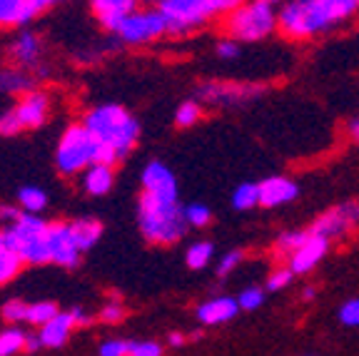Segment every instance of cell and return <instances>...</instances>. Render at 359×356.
<instances>
[{"mask_svg": "<svg viewBox=\"0 0 359 356\" xmlns=\"http://www.w3.org/2000/svg\"><path fill=\"white\" fill-rule=\"evenodd\" d=\"M80 123L97 137L105 162H110V165L128 160L135 147H137V142H140V123H137V117L128 107L118 105V102L93 105L90 110H85Z\"/></svg>", "mask_w": 359, "mask_h": 356, "instance_id": "obj_1", "label": "cell"}, {"mask_svg": "<svg viewBox=\"0 0 359 356\" xmlns=\"http://www.w3.org/2000/svg\"><path fill=\"white\" fill-rule=\"evenodd\" d=\"M137 229L150 245H177L190 229L185 222V207L180 205V200L140 192V197H137Z\"/></svg>", "mask_w": 359, "mask_h": 356, "instance_id": "obj_2", "label": "cell"}, {"mask_svg": "<svg viewBox=\"0 0 359 356\" xmlns=\"http://www.w3.org/2000/svg\"><path fill=\"white\" fill-rule=\"evenodd\" d=\"M332 30L334 25L320 0H287L277 8V33L292 43H309Z\"/></svg>", "mask_w": 359, "mask_h": 356, "instance_id": "obj_3", "label": "cell"}, {"mask_svg": "<svg viewBox=\"0 0 359 356\" xmlns=\"http://www.w3.org/2000/svg\"><path fill=\"white\" fill-rule=\"evenodd\" d=\"M95 162H105L97 137L83 123H73L62 130L55 145V170L62 177H80Z\"/></svg>", "mask_w": 359, "mask_h": 356, "instance_id": "obj_4", "label": "cell"}, {"mask_svg": "<svg viewBox=\"0 0 359 356\" xmlns=\"http://www.w3.org/2000/svg\"><path fill=\"white\" fill-rule=\"evenodd\" d=\"M155 8L168 22V35L185 38L202 30L208 22L227 15L224 0H157Z\"/></svg>", "mask_w": 359, "mask_h": 356, "instance_id": "obj_5", "label": "cell"}, {"mask_svg": "<svg viewBox=\"0 0 359 356\" xmlns=\"http://www.w3.org/2000/svg\"><path fill=\"white\" fill-rule=\"evenodd\" d=\"M48 232L50 222H45L40 214H22L11 227L0 229V242L15 252L22 264H50Z\"/></svg>", "mask_w": 359, "mask_h": 356, "instance_id": "obj_6", "label": "cell"}, {"mask_svg": "<svg viewBox=\"0 0 359 356\" xmlns=\"http://www.w3.org/2000/svg\"><path fill=\"white\" fill-rule=\"evenodd\" d=\"M222 30L237 43H262L277 33V8L262 0H247L222 18Z\"/></svg>", "mask_w": 359, "mask_h": 356, "instance_id": "obj_7", "label": "cell"}, {"mask_svg": "<svg viewBox=\"0 0 359 356\" xmlns=\"http://www.w3.org/2000/svg\"><path fill=\"white\" fill-rule=\"evenodd\" d=\"M53 115V97L48 90L35 88L28 95H22L8 110L0 112V135L15 137L22 132H33L43 128Z\"/></svg>", "mask_w": 359, "mask_h": 356, "instance_id": "obj_8", "label": "cell"}, {"mask_svg": "<svg viewBox=\"0 0 359 356\" xmlns=\"http://www.w3.org/2000/svg\"><path fill=\"white\" fill-rule=\"evenodd\" d=\"M165 35H168V22H165L163 13L155 6H142L120 22L112 38L128 48H145V45L163 40Z\"/></svg>", "mask_w": 359, "mask_h": 356, "instance_id": "obj_9", "label": "cell"}, {"mask_svg": "<svg viewBox=\"0 0 359 356\" xmlns=\"http://www.w3.org/2000/svg\"><path fill=\"white\" fill-rule=\"evenodd\" d=\"M267 93V85L247 83V80H208L197 85L195 97L210 107H242L259 100Z\"/></svg>", "mask_w": 359, "mask_h": 356, "instance_id": "obj_10", "label": "cell"}, {"mask_svg": "<svg viewBox=\"0 0 359 356\" xmlns=\"http://www.w3.org/2000/svg\"><path fill=\"white\" fill-rule=\"evenodd\" d=\"M6 60L11 65H18L22 70H28V73H33L35 78H45V75L50 73V67H48V48H45V40L38 30H15V35L6 45Z\"/></svg>", "mask_w": 359, "mask_h": 356, "instance_id": "obj_11", "label": "cell"}, {"mask_svg": "<svg viewBox=\"0 0 359 356\" xmlns=\"http://www.w3.org/2000/svg\"><path fill=\"white\" fill-rule=\"evenodd\" d=\"M359 227V202L357 200H344L339 205L330 207L309 224V232L320 234L325 240H344L347 234H352Z\"/></svg>", "mask_w": 359, "mask_h": 356, "instance_id": "obj_12", "label": "cell"}, {"mask_svg": "<svg viewBox=\"0 0 359 356\" xmlns=\"http://www.w3.org/2000/svg\"><path fill=\"white\" fill-rule=\"evenodd\" d=\"M48 249H50V264L65 269H75L80 264V247L75 242L73 224L65 219L50 222V232H48Z\"/></svg>", "mask_w": 359, "mask_h": 356, "instance_id": "obj_13", "label": "cell"}, {"mask_svg": "<svg viewBox=\"0 0 359 356\" xmlns=\"http://www.w3.org/2000/svg\"><path fill=\"white\" fill-rule=\"evenodd\" d=\"M140 184H142V192H147V195L180 200L177 174L170 170V165H165V162H160V160L147 162L145 167H142Z\"/></svg>", "mask_w": 359, "mask_h": 356, "instance_id": "obj_14", "label": "cell"}, {"mask_svg": "<svg viewBox=\"0 0 359 356\" xmlns=\"http://www.w3.org/2000/svg\"><path fill=\"white\" fill-rule=\"evenodd\" d=\"M88 6L97 25L112 35L125 18L133 15L137 8H142V0H88Z\"/></svg>", "mask_w": 359, "mask_h": 356, "instance_id": "obj_15", "label": "cell"}, {"mask_svg": "<svg viewBox=\"0 0 359 356\" xmlns=\"http://www.w3.org/2000/svg\"><path fill=\"white\" fill-rule=\"evenodd\" d=\"M330 247H332L330 240L309 232V237L302 242V247L287 259V267L294 272V277H304L312 269H317V264L325 262V256L330 254Z\"/></svg>", "mask_w": 359, "mask_h": 356, "instance_id": "obj_16", "label": "cell"}, {"mask_svg": "<svg viewBox=\"0 0 359 356\" xmlns=\"http://www.w3.org/2000/svg\"><path fill=\"white\" fill-rule=\"evenodd\" d=\"M299 197V184L287 174H272L259 182V207L277 210V207L292 205Z\"/></svg>", "mask_w": 359, "mask_h": 356, "instance_id": "obj_17", "label": "cell"}, {"mask_svg": "<svg viewBox=\"0 0 359 356\" xmlns=\"http://www.w3.org/2000/svg\"><path fill=\"white\" fill-rule=\"evenodd\" d=\"M240 312V304H237V296H227L219 294L212 296V299H205L200 306H197V322L205 324V327H219V324H227L237 317Z\"/></svg>", "mask_w": 359, "mask_h": 356, "instance_id": "obj_18", "label": "cell"}, {"mask_svg": "<svg viewBox=\"0 0 359 356\" xmlns=\"http://www.w3.org/2000/svg\"><path fill=\"white\" fill-rule=\"evenodd\" d=\"M40 18L30 0H0V30H20Z\"/></svg>", "mask_w": 359, "mask_h": 356, "instance_id": "obj_19", "label": "cell"}, {"mask_svg": "<svg viewBox=\"0 0 359 356\" xmlns=\"http://www.w3.org/2000/svg\"><path fill=\"white\" fill-rule=\"evenodd\" d=\"M38 78L28 70H22L18 65H0V95H8V97H22V95H28L30 90L38 88Z\"/></svg>", "mask_w": 359, "mask_h": 356, "instance_id": "obj_20", "label": "cell"}, {"mask_svg": "<svg viewBox=\"0 0 359 356\" xmlns=\"http://www.w3.org/2000/svg\"><path fill=\"white\" fill-rule=\"evenodd\" d=\"M115 184V165L110 162H95L80 174V189L90 197H105Z\"/></svg>", "mask_w": 359, "mask_h": 356, "instance_id": "obj_21", "label": "cell"}, {"mask_svg": "<svg viewBox=\"0 0 359 356\" xmlns=\"http://www.w3.org/2000/svg\"><path fill=\"white\" fill-rule=\"evenodd\" d=\"M78 327L73 319V312H60L55 319H50V322L45 324V327L38 329V336L40 341H43V346H50V349H57V346H62L67 341V336H70V331Z\"/></svg>", "mask_w": 359, "mask_h": 356, "instance_id": "obj_22", "label": "cell"}, {"mask_svg": "<svg viewBox=\"0 0 359 356\" xmlns=\"http://www.w3.org/2000/svg\"><path fill=\"white\" fill-rule=\"evenodd\" d=\"M15 205L20 207L22 214H43L50 205V197L43 187H35V184H25V187L18 189Z\"/></svg>", "mask_w": 359, "mask_h": 356, "instance_id": "obj_23", "label": "cell"}, {"mask_svg": "<svg viewBox=\"0 0 359 356\" xmlns=\"http://www.w3.org/2000/svg\"><path fill=\"white\" fill-rule=\"evenodd\" d=\"M73 234H75V242H78L80 252H88L100 242L102 237V222L95 217H80V219H73Z\"/></svg>", "mask_w": 359, "mask_h": 356, "instance_id": "obj_24", "label": "cell"}, {"mask_svg": "<svg viewBox=\"0 0 359 356\" xmlns=\"http://www.w3.org/2000/svg\"><path fill=\"white\" fill-rule=\"evenodd\" d=\"M320 3L325 6L334 30L359 15V0H320Z\"/></svg>", "mask_w": 359, "mask_h": 356, "instance_id": "obj_25", "label": "cell"}, {"mask_svg": "<svg viewBox=\"0 0 359 356\" xmlns=\"http://www.w3.org/2000/svg\"><path fill=\"white\" fill-rule=\"evenodd\" d=\"M215 259V245L208 240H197L187 247L185 252V264L192 269V272H202V269H208Z\"/></svg>", "mask_w": 359, "mask_h": 356, "instance_id": "obj_26", "label": "cell"}, {"mask_svg": "<svg viewBox=\"0 0 359 356\" xmlns=\"http://www.w3.org/2000/svg\"><path fill=\"white\" fill-rule=\"evenodd\" d=\"M232 207L240 212H250L259 207V182H240L232 189Z\"/></svg>", "mask_w": 359, "mask_h": 356, "instance_id": "obj_27", "label": "cell"}, {"mask_svg": "<svg viewBox=\"0 0 359 356\" xmlns=\"http://www.w3.org/2000/svg\"><path fill=\"white\" fill-rule=\"evenodd\" d=\"M309 237V229H287V232L277 234L275 240V254L285 256V259H290L294 252L302 247V242Z\"/></svg>", "mask_w": 359, "mask_h": 356, "instance_id": "obj_28", "label": "cell"}, {"mask_svg": "<svg viewBox=\"0 0 359 356\" xmlns=\"http://www.w3.org/2000/svg\"><path fill=\"white\" fill-rule=\"evenodd\" d=\"M202 112H205V105H202L200 100L180 102L177 110H175V128H180V130L195 128V125L202 120Z\"/></svg>", "mask_w": 359, "mask_h": 356, "instance_id": "obj_29", "label": "cell"}, {"mask_svg": "<svg viewBox=\"0 0 359 356\" xmlns=\"http://www.w3.org/2000/svg\"><path fill=\"white\" fill-rule=\"evenodd\" d=\"M25 341H28V334L20 327L0 331V356H13L18 351H25Z\"/></svg>", "mask_w": 359, "mask_h": 356, "instance_id": "obj_30", "label": "cell"}, {"mask_svg": "<svg viewBox=\"0 0 359 356\" xmlns=\"http://www.w3.org/2000/svg\"><path fill=\"white\" fill-rule=\"evenodd\" d=\"M20 269H22L20 256H18L15 252H11L3 242H0V287L8 284L11 279H15L18 274H20Z\"/></svg>", "mask_w": 359, "mask_h": 356, "instance_id": "obj_31", "label": "cell"}, {"mask_svg": "<svg viewBox=\"0 0 359 356\" xmlns=\"http://www.w3.org/2000/svg\"><path fill=\"white\" fill-rule=\"evenodd\" d=\"M267 299V289L264 287H245L242 292H237V304H240V312H257L259 306Z\"/></svg>", "mask_w": 359, "mask_h": 356, "instance_id": "obj_32", "label": "cell"}, {"mask_svg": "<svg viewBox=\"0 0 359 356\" xmlns=\"http://www.w3.org/2000/svg\"><path fill=\"white\" fill-rule=\"evenodd\" d=\"M57 314H60V309H57V304H53V301H35V304H30L28 309V322L30 327H45V324L50 322V319H55Z\"/></svg>", "mask_w": 359, "mask_h": 356, "instance_id": "obj_33", "label": "cell"}, {"mask_svg": "<svg viewBox=\"0 0 359 356\" xmlns=\"http://www.w3.org/2000/svg\"><path fill=\"white\" fill-rule=\"evenodd\" d=\"M185 222L190 229H205L212 222V210L202 202H192V205H185Z\"/></svg>", "mask_w": 359, "mask_h": 356, "instance_id": "obj_34", "label": "cell"}, {"mask_svg": "<svg viewBox=\"0 0 359 356\" xmlns=\"http://www.w3.org/2000/svg\"><path fill=\"white\" fill-rule=\"evenodd\" d=\"M242 259H245V252H242V249H230V252H224V254L217 259V267H215V274H217L219 279L230 277L232 272H237V267L242 264Z\"/></svg>", "mask_w": 359, "mask_h": 356, "instance_id": "obj_35", "label": "cell"}, {"mask_svg": "<svg viewBox=\"0 0 359 356\" xmlns=\"http://www.w3.org/2000/svg\"><path fill=\"white\" fill-rule=\"evenodd\" d=\"M292 279H294V272H292L290 267H277V269H272V272L267 274V282H264V289L267 292H282V289H287L292 284Z\"/></svg>", "mask_w": 359, "mask_h": 356, "instance_id": "obj_36", "label": "cell"}, {"mask_svg": "<svg viewBox=\"0 0 359 356\" xmlns=\"http://www.w3.org/2000/svg\"><path fill=\"white\" fill-rule=\"evenodd\" d=\"M28 309L30 304L28 301H22V299H11L3 304V319L11 324H22V322H28Z\"/></svg>", "mask_w": 359, "mask_h": 356, "instance_id": "obj_37", "label": "cell"}, {"mask_svg": "<svg viewBox=\"0 0 359 356\" xmlns=\"http://www.w3.org/2000/svg\"><path fill=\"white\" fill-rule=\"evenodd\" d=\"M337 317L344 327H352L357 329L359 327V296H352V299L342 301V306L337 309Z\"/></svg>", "mask_w": 359, "mask_h": 356, "instance_id": "obj_38", "label": "cell"}, {"mask_svg": "<svg viewBox=\"0 0 359 356\" xmlns=\"http://www.w3.org/2000/svg\"><path fill=\"white\" fill-rule=\"evenodd\" d=\"M240 53H242V43L227 38V35L215 43V55H217L219 60H237V57H240Z\"/></svg>", "mask_w": 359, "mask_h": 356, "instance_id": "obj_39", "label": "cell"}, {"mask_svg": "<svg viewBox=\"0 0 359 356\" xmlns=\"http://www.w3.org/2000/svg\"><path fill=\"white\" fill-rule=\"evenodd\" d=\"M97 319H100V322H105V324H118V322H123V319H125V306H123V301H120V299H110L100 309Z\"/></svg>", "mask_w": 359, "mask_h": 356, "instance_id": "obj_40", "label": "cell"}, {"mask_svg": "<svg viewBox=\"0 0 359 356\" xmlns=\"http://www.w3.org/2000/svg\"><path fill=\"white\" fill-rule=\"evenodd\" d=\"M128 356H163V344H157V341H130Z\"/></svg>", "mask_w": 359, "mask_h": 356, "instance_id": "obj_41", "label": "cell"}, {"mask_svg": "<svg viewBox=\"0 0 359 356\" xmlns=\"http://www.w3.org/2000/svg\"><path fill=\"white\" fill-rule=\"evenodd\" d=\"M130 341L125 339H105L100 344V356H128Z\"/></svg>", "mask_w": 359, "mask_h": 356, "instance_id": "obj_42", "label": "cell"}, {"mask_svg": "<svg viewBox=\"0 0 359 356\" xmlns=\"http://www.w3.org/2000/svg\"><path fill=\"white\" fill-rule=\"evenodd\" d=\"M20 217H22L20 207L13 205V202H0V229L11 227V224L18 222Z\"/></svg>", "mask_w": 359, "mask_h": 356, "instance_id": "obj_43", "label": "cell"}, {"mask_svg": "<svg viewBox=\"0 0 359 356\" xmlns=\"http://www.w3.org/2000/svg\"><path fill=\"white\" fill-rule=\"evenodd\" d=\"M347 137H349V142H357L359 145V112L347 123Z\"/></svg>", "mask_w": 359, "mask_h": 356, "instance_id": "obj_44", "label": "cell"}, {"mask_svg": "<svg viewBox=\"0 0 359 356\" xmlns=\"http://www.w3.org/2000/svg\"><path fill=\"white\" fill-rule=\"evenodd\" d=\"M30 3H33V6L38 8L40 15H43V13H48L50 8H55L57 3H62V0H30Z\"/></svg>", "mask_w": 359, "mask_h": 356, "instance_id": "obj_45", "label": "cell"}, {"mask_svg": "<svg viewBox=\"0 0 359 356\" xmlns=\"http://www.w3.org/2000/svg\"><path fill=\"white\" fill-rule=\"evenodd\" d=\"M73 319H75V324H78V327H85V324L93 322V317H88V312H85V309H73Z\"/></svg>", "mask_w": 359, "mask_h": 356, "instance_id": "obj_46", "label": "cell"}, {"mask_svg": "<svg viewBox=\"0 0 359 356\" xmlns=\"http://www.w3.org/2000/svg\"><path fill=\"white\" fill-rule=\"evenodd\" d=\"M40 346H43L40 336L38 334H28V341H25V351H38Z\"/></svg>", "mask_w": 359, "mask_h": 356, "instance_id": "obj_47", "label": "cell"}, {"mask_svg": "<svg viewBox=\"0 0 359 356\" xmlns=\"http://www.w3.org/2000/svg\"><path fill=\"white\" fill-rule=\"evenodd\" d=\"M247 0H224V8H227V13L230 11H235V8H240V6H245Z\"/></svg>", "mask_w": 359, "mask_h": 356, "instance_id": "obj_48", "label": "cell"}, {"mask_svg": "<svg viewBox=\"0 0 359 356\" xmlns=\"http://www.w3.org/2000/svg\"><path fill=\"white\" fill-rule=\"evenodd\" d=\"M170 344H172V346H182V344H185V336L175 331V334H170Z\"/></svg>", "mask_w": 359, "mask_h": 356, "instance_id": "obj_49", "label": "cell"}, {"mask_svg": "<svg viewBox=\"0 0 359 356\" xmlns=\"http://www.w3.org/2000/svg\"><path fill=\"white\" fill-rule=\"evenodd\" d=\"M314 294H317V289H314V287H304V289H302V299L304 301L314 299Z\"/></svg>", "mask_w": 359, "mask_h": 356, "instance_id": "obj_50", "label": "cell"}, {"mask_svg": "<svg viewBox=\"0 0 359 356\" xmlns=\"http://www.w3.org/2000/svg\"><path fill=\"white\" fill-rule=\"evenodd\" d=\"M262 3H269V6H275V8H280V6H285L287 0H262Z\"/></svg>", "mask_w": 359, "mask_h": 356, "instance_id": "obj_51", "label": "cell"}, {"mask_svg": "<svg viewBox=\"0 0 359 356\" xmlns=\"http://www.w3.org/2000/svg\"><path fill=\"white\" fill-rule=\"evenodd\" d=\"M307 356H312V354H307Z\"/></svg>", "mask_w": 359, "mask_h": 356, "instance_id": "obj_52", "label": "cell"}]
</instances>
